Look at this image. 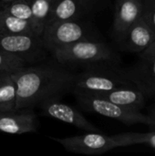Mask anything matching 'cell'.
Wrapping results in <instances>:
<instances>
[{
    "instance_id": "6da1fadb",
    "label": "cell",
    "mask_w": 155,
    "mask_h": 156,
    "mask_svg": "<svg viewBox=\"0 0 155 156\" xmlns=\"http://www.w3.org/2000/svg\"><path fill=\"white\" fill-rule=\"evenodd\" d=\"M75 76L61 64H39L21 68L13 73L17 87L16 110L33 109L47 99L60 98L72 91Z\"/></svg>"
},
{
    "instance_id": "7a4b0ae2",
    "label": "cell",
    "mask_w": 155,
    "mask_h": 156,
    "mask_svg": "<svg viewBox=\"0 0 155 156\" xmlns=\"http://www.w3.org/2000/svg\"><path fill=\"white\" fill-rule=\"evenodd\" d=\"M136 86L129 78L126 69L120 63L103 62L85 67L76 74L72 92L100 94L117 88Z\"/></svg>"
},
{
    "instance_id": "3957f363",
    "label": "cell",
    "mask_w": 155,
    "mask_h": 156,
    "mask_svg": "<svg viewBox=\"0 0 155 156\" xmlns=\"http://www.w3.org/2000/svg\"><path fill=\"white\" fill-rule=\"evenodd\" d=\"M58 63L64 67H87L103 62L120 63L114 48L102 39H87L54 48L49 51Z\"/></svg>"
},
{
    "instance_id": "277c9868",
    "label": "cell",
    "mask_w": 155,
    "mask_h": 156,
    "mask_svg": "<svg viewBox=\"0 0 155 156\" xmlns=\"http://www.w3.org/2000/svg\"><path fill=\"white\" fill-rule=\"evenodd\" d=\"M74 94L80 107L86 112L114 119L128 125L142 123L155 128V118L153 115H145L140 111L118 105L93 94L79 92Z\"/></svg>"
},
{
    "instance_id": "5b68a950",
    "label": "cell",
    "mask_w": 155,
    "mask_h": 156,
    "mask_svg": "<svg viewBox=\"0 0 155 156\" xmlns=\"http://www.w3.org/2000/svg\"><path fill=\"white\" fill-rule=\"evenodd\" d=\"M41 37L48 51L81 40L100 39L94 27L81 18L49 24L44 28Z\"/></svg>"
},
{
    "instance_id": "8992f818",
    "label": "cell",
    "mask_w": 155,
    "mask_h": 156,
    "mask_svg": "<svg viewBox=\"0 0 155 156\" xmlns=\"http://www.w3.org/2000/svg\"><path fill=\"white\" fill-rule=\"evenodd\" d=\"M0 49L17 57L26 65L42 61L48 51L42 37L31 33L0 34Z\"/></svg>"
},
{
    "instance_id": "52a82bcc",
    "label": "cell",
    "mask_w": 155,
    "mask_h": 156,
    "mask_svg": "<svg viewBox=\"0 0 155 156\" xmlns=\"http://www.w3.org/2000/svg\"><path fill=\"white\" fill-rule=\"evenodd\" d=\"M54 140L61 144L68 152L86 155L101 154L120 147L117 134L109 136L101 132H87L85 134L54 138Z\"/></svg>"
},
{
    "instance_id": "ba28073f",
    "label": "cell",
    "mask_w": 155,
    "mask_h": 156,
    "mask_svg": "<svg viewBox=\"0 0 155 156\" xmlns=\"http://www.w3.org/2000/svg\"><path fill=\"white\" fill-rule=\"evenodd\" d=\"M37 107H39L43 115L70 124L85 132L100 133V130L90 122L75 107L62 102L59 98L47 99L41 101Z\"/></svg>"
},
{
    "instance_id": "9c48e42d",
    "label": "cell",
    "mask_w": 155,
    "mask_h": 156,
    "mask_svg": "<svg viewBox=\"0 0 155 156\" xmlns=\"http://www.w3.org/2000/svg\"><path fill=\"white\" fill-rule=\"evenodd\" d=\"M115 40L122 50L141 54L154 41L155 34L141 17Z\"/></svg>"
},
{
    "instance_id": "30bf717a",
    "label": "cell",
    "mask_w": 155,
    "mask_h": 156,
    "mask_svg": "<svg viewBox=\"0 0 155 156\" xmlns=\"http://www.w3.org/2000/svg\"><path fill=\"white\" fill-rule=\"evenodd\" d=\"M37 131V117L31 108L0 112V133L23 134Z\"/></svg>"
},
{
    "instance_id": "8fae6325",
    "label": "cell",
    "mask_w": 155,
    "mask_h": 156,
    "mask_svg": "<svg viewBox=\"0 0 155 156\" xmlns=\"http://www.w3.org/2000/svg\"><path fill=\"white\" fill-rule=\"evenodd\" d=\"M143 14V0H116L112 33L115 37L122 35L136 23Z\"/></svg>"
},
{
    "instance_id": "7c38bea8",
    "label": "cell",
    "mask_w": 155,
    "mask_h": 156,
    "mask_svg": "<svg viewBox=\"0 0 155 156\" xmlns=\"http://www.w3.org/2000/svg\"><path fill=\"white\" fill-rule=\"evenodd\" d=\"M93 95L99 96L118 105L135 111L141 112L145 107L146 98L137 86L121 87L104 93Z\"/></svg>"
},
{
    "instance_id": "4fadbf2b",
    "label": "cell",
    "mask_w": 155,
    "mask_h": 156,
    "mask_svg": "<svg viewBox=\"0 0 155 156\" xmlns=\"http://www.w3.org/2000/svg\"><path fill=\"white\" fill-rule=\"evenodd\" d=\"M86 12H89V9L82 0H53L48 25L58 21L79 19Z\"/></svg>"
},
{
    "instance_id": "5bb4252c",
    "label": "cell",
    "mask_w": 155,
    "mask_h": 156,
    "mask_svg": "<svg viewBox=\"0 0 155 156\" xmlns=\"http://www.w3.org/2000/svg\"><path fill=\"white\" fill-rule=\"evenodd\" d=\"M125 69L131 80L139 89L155 85V57L140 55L137 63Z\"/></svg>"
},
{
    "instance_id": "9a60e30c",
    "label": "cell",
    "mask_w": 155,
    "mask_h": 156,
    "mask_svg": "<svg viewBox=\"0 0 155 156\" xmlns=\"http://www.w3.org/2000/svg\"><path fill=\"white\" fill-rule=\"evenodd\" d=\"M19 33H31L41 36V33L34 23L17 18L0 9V34Z\"/></svg>"
},
{
    "instance_id": "2e32d148",
    "label": "cell",
    "mask_w": 155,
    "mask_h": 156,
    "mask_svg": "<svg viewBox=\"0 0 155 156\" xmlns=\"http://www.w3.org/2000/svg\"><path fill=\"white\" fill-rule=\"evenodd\" d=\"M17 87L13 73L0 74V112L16 110Z\"/></svg>"
},
{
    "instance_id": "e0dca14e",
    "label": "cell",
    "mask_w": 155,
    "mask_h": 156,
    "mask_svg": "<svg viewBox=\"0 0 155 156\" xmlns=\"http://www.w3.org/2000/svg\"><path fill=\"white\" fill-rule=\"evenodd\" d=\"M31 6L32 20L42 35L48 26L52 9L53 0H28Z\"/></svg>"
},
{
    "instance_id": "ac0fdd59",
    "label": "cell",
    "mask_w": 155,
    "mask_h": 156,
    "mask_svg": "<svg viewBox=\"0 0 155 156\" xmlns=\"http://www.w3.org/2000/svg\"><path fill=\"white\" fill-rule=\"evenodd\" d=\"M0 9L7 12L8 14L12 15L17 18H20L23 20H27V21H30L33 23L31 6H30V3L28 0L14 1L12 3L1 5Z\"/></svg>"
},
{
    "instance_id": "d6986e66",
    "label": "cell",
    "mask_w": 155,
    "mask_h": 156,
    "mask_svg": "<svg viewBox=\"0 0 155 156\" xmlns=\"http://www.w3.org/2000/svg\"><path fill=\"white\" fill-rule=\"evenodd\" d=\"M25 66L26 65L23 60L0 49V74L14 73Z\"/></svg>"
},
{
    "instance_id": "ffe728a7",
    "label": "cell",
    "mask_w": 155,
    "mask_h": 156,
    "mask_svg": "<svg viewBox=\"0 0 155 156\" xmlns=\"http://www.w3.org/2000/svg\"><path fill=\"white\" fill-rule=\"evenodd\" d=\"M142 18L155 34V0H143Z\"/></svg>"
},
{
    "instance_id": "44dd1931",
    "label": "cell",
    "mask_w": 155,
    "mask_h": 156,
    "mask_svg": "<svg viewBox=\"0 0 155 156\" xmlns=\"http://www.w3.org/2000/svg\"><path fill=\"white\" fill-rule=\"evenodd\" d=\"M143 93L144 94L146 99H153L155 100V85L150 86V87H146V88H143L140 89Z\"/></svg>"
},
{
    "instance_id": "7402d4cb",
    "label": "cell",
    "mask_w": 155,
    "mask_h": 156,
    "mask_svg": "<svg viewBox=\"0 0 155 156\" xmlns=\"http://www.w3.org/2000/svg\"><path fill=\"white\" fill-rule=\"evenodd\" d=\"M82 1L86 5L89 11L92 10V9H95L96 7L100 6L103 2V0H82Z\"/></svg>"
},
{
    "instance_id": "603a6c76",
    "label": "cell",
    "mask_w": 155,
    "mask_h": 156,
    "mask_svg": "<svg viewBox=\"0 0 155 156\" xmlns=\"http://www.w3.org/2000/svg\"><path fill=\"white\" fill-rule=\"evenodd\" d=\"M140 55L146 57H155V40Z\"/></svg>"
},
{
    "instance_id": "cb8c5ba5",
    "label": "cell",
    "mask_w": 155,
    "mask_h": 156,
    "mask_svg": "<svg viewBox=\"0 0 155 156\" xmlns=\"http://www.w3.org/2000/svg\"><path fill=\"white\" fill-rule=\"evenodd\" d=\"M14 1H17V0H0V6L3 5H6V4L12 3Z\"/></svg>"
},
{
    "instance_id": "d4e9b609",
    "label": "cell",
    "mask_w": 155,
    "mask_h": 156,
    "mask_svg": "<svg viewBox=\"0 0 155 156\" xmlns=\"http://www.w3.org/2000/svg\"><path fill=\"white\" fill-rule=\"evenodd\" d=\"M152 115H153V117H154V118H155V113H153V114H152Z\"/></svg>"
}]
</instances>
